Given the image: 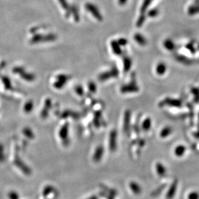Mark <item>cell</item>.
<instances>
[{"label": "cell", "mask_w": 199, "mask_h": 199, "mask_svg": "<svg viewBox=\"0 0 199 199\" xmlns=\"http://www.w3.org/2000/svg\"><path fill=\"white\" fill-rule=\"evenodd\" d=\"M118 74H119V72L117 68H112L111 70H109L108 72H106L103 73L102 74H101V76L99 77V79L101 80H106L108 79L111 77H117Z\"/></svg>", "instance_id": "1"}, {"label": "cell", "mask_w": 199, "mask_h": 199, "mask_svg": "<svg viewBox=\"0 0 199 199\" xmlns=\"http://www.w3.org/2000/svg\"><path fill=\"white\" fill-rule=\"evenodd\" d=\"M121 92L123 93H130V92H137L139 91V88L138 86L134 83H132L129 85H126L125 86H122L121 89Z\"/></svg>", "instance_id": "2"}, {"label": "cell", "mask_w": 199, "mask_h": 199, "mask_svg": "<svg viewBox=\"0 0 199 199\" xmlns=\"http://www.w3.org/2000/svg\"><path fill=\"white\" fill-rule=\"evenodd\" d=\"M86 6H87L88 10L93 14L95 18H97L98 20H99V21H102L103 16H101V14L99 10L97 9V8H96V6H94V5L92 4H88L86 5Z\"/></svg>", "instance_id": "3"}, {"label": "cell", "mask_w": 199, "mask_h": 199, "mask_svg": "<svg viewBox=\"0 0 199 199\" xmlns=\"http://www.w3.org/2000/svg\"><path fill=\"white\" fill-rule=\"evenodd\" d=\"M134 39L138 44H139L141 46H145L147 44V40L145 38V37L143 36L140 33H136L134 35Z\"/></svg>", "instance_id": "4"}, {"label": "cell", "mask_w": 199, "mask_h": 199, "mask_svg": "<svg viewBox=\"0 0 199 199\" xmlns=\"http://www.w3.org/2000/svg\"><path fill=\"white\" fill-rule=\"evenodd\" d=\"M156 72L159 76H163L166 73L167 70V66L164 63H159L156 66Z\"/></svg>", "instance_id": "5"}, {"label": "cell", "mask_w": 199, "mask_h": 199, "mask_svg": "<svg viewBox=\"0 0 199 199\" xmlns=\"http://www.w3.org/2000/svg\"><path fill=\"white\" fill-rule=\"evenodd\" d=\"M177 182H174L172 184V185L170 187L169 189L168 190V193L166 195V198L168 199H172L175 195L176 191H177Z\"/></svg>", "instance_id": "6"}, {"label": "cell", "mask_w": 199, "mask_h": 199, "mask_svg": "<svg viewBox=\"0 0 199 199\" xmlns=\"http://www.w3.org/2000/svg\"><path fill=\"white\" fill-rule=\"evenodd\" d=\"M186 150V148L185 146L182 145H178L177 147H176L174 150L175 155L177 157H182V156H183L184 154H185Z\"/></svg>", "instance_id": "7"}, {"label": "cell", "mask_w": 199, "mask_h": 199, "mask_svg": "<svg viewBox=\"0 0 199 199\" xmlns=\"http://www.w3.org/2000/svg\"><path fill=\"white\" fill-rule=\"evenodd\" d=\"M116 132L115 131H113L111 132L110 134V139H109V148L112 151H114L115 149V147H116Z\"/></svg>", "instance_id": "8"}, {"label": "cell", "mask_w": 199, "mask_h": 199, "mask_svg": "<svg viewBox=\"0 0 199 199\" xmlns=\"http://www.w3.org/2000/svg\"><path fill=\"white\" fill-rule=\"evenodd\" d=\"M164 47L169 51H174L175 48V43L170 39H167L164 41Z\"/></svg>", "instance_id": "9"}, {"label": "cell", "mask_w": 199, "mask_h": 199, "mask_svg": "<svg viewBox=\"0 0 199 199\" xmlns=\"http://www.w3.org/2000/svg\"><path fill=\"white\" fill-rule=\"evenodd\" d=\"M129 187H130L132 191L136 195L139 194L142 191V189H141V187L139 185V184L135 182H131L129 183Z\"/></svg>", "instance_id": "10"}, {"label": "cell", "mask_w": 199, "mask_h": 199, "mask_svg": "<svg viewBox=\"0 0 199 199\" xmlns=\"http://www.w3.org/2000/svg\"><path fill=\"white\" fill-rule=\"evenodd\" d=\"M111 47L114 53L116 55H121L122 54V51L120 47V45L117 41H112L111 42Z\"/></svg>", "instance_id": "11"}, {"label": "cell", "mask_w": 199, "mask_h": 199, "mask_svg": "<svg viewBox=\"0 0 199 199\" xmlns=\"http://www.w3.org/2000/svg\"><path fill=\"white\" fill-rule=\"evenodd\" d=\"M156 170H157V174L159 176H160V177H164V176L166 175V170L165 167H164V166L163 165V164L160 163L157 164Z\"/></svg>", "instance_id": "12"}, {"label": "cell", "mask_w": 199, "mask_h": 199, "mask_svg": "<svg viewBox=\"0 0 199 199\" xmlns=\"http://www.w3.org/2000/svg\"><path fill=\"white\" fill-rule=\"evenodd\" d=\"M163 103L165 104V105H168L173 106H180L181 105V102L180 101L174 99H169V98L164 101V102H163Z\"/></svg>", "instance_id": "13"}, {"label": "cell", "mask_w": 199, "mask_h": 199, "mask_svg": "<svg viewBox=\"0 0 199 199\" xmlns=\"http://www.w3.org/2000/svg\"><path fill=\"white\" fill-rule=\"evenodd\" d=\"M123 64H124V70L125 72H127L129 70L132 66V61L128 57H125L123 59Z\"/></svg>", "instance_id": "14"}, {"label": "cell", "mask_w": 199, "mask_h": 199, "mask_svg": "<svg viewBox=\"0 0 199 199\" xmlns=\"http://www.w3.org/2000/svg\"><path fill=\"white\" fill-rule=\"evenodd\" d=\"M171 132H172V129L171 127L166 126V127H164L162 130H161L160 135L161 137L165 138L171 134Z\"/></svg>", "instance_id": "15"}, {"label": "cell", "mask_w": 199, "mask_h": 199, "mask_svg": "<svg viewBox=\"0 0 199 199\" xmlns=\"http://www.w3.org/2000/svg\"><path fill=\"white\" fill-rule=\"evenodd\" d=\"M151 127V120L150 118H147L143 121L142 128L145 131H149Z\"/></svg>", "instance_id": "16"}, {"label": "cell", "mask_w": 199, "mask_h": 199, "mask_svg": "<svg viewBox=\"0 0 199 199\" xmlns=\"http://www.w3.org/2000/svg\"><path fill=\"white\" fill-rule=\"evenodd\" d=\"M152 1L153 0H145V1H144L143 4L142 5V7H141V9H140L141 14H145V12H146V9L149 6V5L151 4Z\"/></svg>", "instance_id": "17"}, {"label": "cell", "mask_w": 199, "mask_h": 199, "mask_svg": "<svg viewBox=\"0 0 199 199\" xmlns=\"http://www.w3.org/2000/svg\"><path fill=\"white\" fill-rule=\"evenodd\" d=\"M198 13H199V5H193L189 8L188 14L189 15H195Z\"/></svg>", "instance_id": "18"}, {"label": "cell", "mask_w": 199, "mask_h": 199, "mask_svg": "<svg viewBox=\"0 0 199 199\" xmlns=\"http://www.w3.org/2000/svg\"><path fill=\"white\" fill-rule=\"evenodd\" d=\"M177 60L178 61H180V62L182 63H184V64L188 65V64H190V63H191V60L189 59H187V57H184V56H178L177 57Z\"/></svg>", "instance_id": "19"}, {"label": "cell", "mask_w": 199, "mask_h": 199, "mask_svg": "<svg viewBox=\"0 0 199 199\" xmlns=\"http://www.w3.org/2000/svg\"><path fill=\"white\" fill-rule=\"evenodd\" d=\"M145 14H140V16L139 17V19H138L137 23V26L138 27H140L144 23V22L145 21Z\"/></svg>", "instance_id": "20"}, {"label": "cell", "mask_w": 199, "mask_h": 199, "mask_svg": "<svg viewBox=\"0 0 199 199\" xmlns=\"http://www.w3.org/2000/svg\"><path fill=\"white\" fill-rule=\"evenodd\" d=\"M187 199H199V193L197 191H192L187 195Z\"/></svg>", "instance_id": "21"}, {"label": "cell", "mask_w": 199, "mask_h": 199, "mask_svg": "<svg viewBox=\"0 0 199 199\" xmlns=\"http://www.w3.org/2000/svg\"><path fill=\"white\" fill-rule=\"evenodd\" d=\"M97 155L96 154V156L95 157V159L96 160H99L101 159V156H103V147H99V148H98L97 149Z\"/></svg>", "instance_id": "22"}, {"label": "cell", "mask_w": 199, "mask_h": 199, "mask_svg": "<svg viewBox=\"0 0 199 199\" xmlns=\"http://www.w3.org/2000/svg\"><path fill=\"white\" fill-rule=\"evenodd\" d=\"M158 14V10L157 8H154V9L150 10L148 12V16L151 17V18H154V17L157 16Z\"/></svg>", "instance_id": "23"}, {"label": "cell", "mask_w": 199, "mask_h": 199, "mask_svg": "<svg viewBox=\"0 0 199 199\" xmlns=\"http://www.w3.org/2000/svg\"><path fill=\"white\" fill-rule=\"evenodd\" d=\"M117 43L120 46H125L128 43V41L125 38H120L117 40Z\"/></svg>", "instance_id": "24"}, {"label": "cell", "mask_w": 199, "mask_h": 199, "mask_svg": "<svg viewBox=\"0 0 199 199\" xmlns=\"http://www.w3.org/2000/svg\"><path fill=\"white\" fill-rule=\"evenodd\" d=\"M186 48L188 49L189 51L191 52L192 54L195 52V48H194V46H193V45L191 44V43H189V44H187L186 46Z\"/></svg>", "instance_id": "25"}, {"label": "cell", "mask_w": 199, "mask_h": 199, "mask_svg": "<svg viewBox=\"0 0 199 199\" xmlns=\"http://www.w3.org/2000/svg\"><path fill=\"white\" fill-rule=\"evenodd\" d=\"M127 1L128 0H119V3L121 5H123L126 3Z\"/></svg>", "instance_id": "26"}, {"label": "cell", "mask_w": 199, "mask_h": 199, "mask_svg": "<svg viewBox=\"0 0 199 199\" xmlns=\"http://www.w3.org/2000/svg\"><path fill=\"white\" fill-rule=\"evenodd\" d=\"M198 48H199V46H198Z\"/></svg>", "instance_id": "27"}]
</instances>
